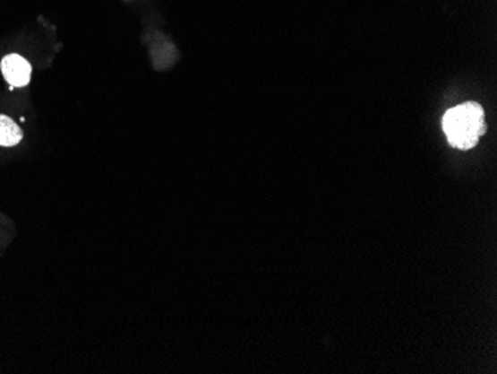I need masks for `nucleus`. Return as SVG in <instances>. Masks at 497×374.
Instances as JSON below:
<instances>
[{
	"mask_svg": "<svg viewBox=\"0 0 497 374\" xmlns=\"http://www.w3.org/2000/svg\"><path fill=\"white\" fill-rule=\"evenodd\" d=\"M0 69L4 78L13 87H26L30 83L31 66L20 54H8L2 58Z\"/></svg>",
	"mask_w": 497,
	"mask_h": 374,
	"instance_id": "2",
	"label": "nucleus"
},
{
	"mask_svg": "<svg viewBox=\"0 0 497 374\" xmlns=\"http://www.w3.org/2000/svg\"><path fill=\"white\" fill-rule=\"evenodd\" d=\"M22 141L21 128L13 118L0 115V146H15Z\"/></svg>",
	"mask_w": 497,
	"mask_h": 374,
	"instance_id": "3",
	"label": "nucleus"
},
{
	"mask_svg": "<svg viewBox=\"0 0 497 374\" xmlns=\"http://www.w3.org/2000/svg\"><path fill=\"white\" fill-rule=\"evenodd\" d=\"M442 128L450 145L458 150L476 148L480 137L487 132L484 109L476 101H467L447 110L442 118Z\"/></svg>",
	"mask_w": 497,
	"mask_h": 374,
	"instance_id": "1",
	"label": "nucleus"
}]
</instances>
